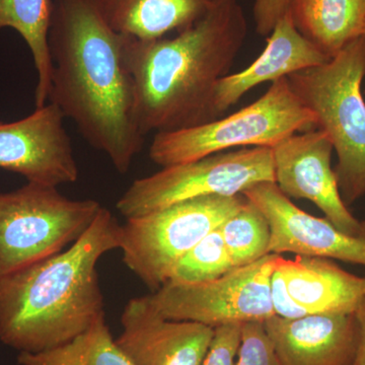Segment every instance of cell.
I'll return each instance as SVG.
<instances>
[{"instance_id":"obj_4","label":"cell","mask_w":365,"mask_h":365,"mask_svg":"<svg viewBox=\"0 0 365 365\" xmlns=\"http://www.w3.org/2000/svg\"><path fill=\"white\" fill-rule=\"evenodd\" d=\"M365 38L346 45L323 66L287 76L292 90L314 113L317 128L333 144L334 172L343 202L365 195Z\"/></svg>"},{"instance_id":"obj_1","label":"cell","mask_w":365,"mask_h":365,"mask_svg":"<svg viewBox=\"0 0 365 365\" xmlns=\"http://www.w3.org/2000/svg\"><path fill=\"white\" fill-rule=\"evenodd\" d=\"M123 43L124 35L106 21L96 0H53L48 103L71 119L120 174L129 172L145 137L137 122L135 86Z\"/></svg>"},{"instance_id":"obj_25","label":"cell","mask_w":365,"mask_h":365,"mask_svg":"<svg viewBox=\"0 0 365 365\" xmlns=\"http://www.w3.org/2000/svg\"><path fill=\"white\" fill-rule=\"evenodd\" d=\"M278 260V259H277ZM271 302L274 314L280 318L294 319L307 316L306 309H302L290 297L284 276L276 263L275 270L271 277Z\"/></svg>"},{"instance_id":"obj_2","label":"cell","mask_w":365,"mask_h":365,"mask_svg":"<svg viewBox=\"0 0 365 365\" xmlns=\"http://www.w3.org/2000/svg\"><path fill=\"white\" fill-rule=\"evenodd\" d=\"M247 35L240 0H212L205 16L176 37L124 36V61L135 86L141 133L182 130L220 118L216 86L232 68Z\"/></svg>"},{"instance_id":"obj_23","label":"cell","mask_w":365,"mask_h":365,"mask_svg":"<svg viewBox=\"0 0 365 365\" xmlns=\"http://www.w3.org/2000/svg\"><path fill=\"white\" fill-rule=\"evenodd\" d=\"M235 365H283L262 322L242 324Z\"/></svg>"},{"instance_id":"obj_12","label":"cell","mask_w":365,"mask_h":365,"mask_svg":"<svg viewBox=\"0 0 365 365\" xmlns=\"http://www.w3.org/2000/svg\"><path fill=\"white\" fill-rule=\"evenodd\" d=\"M242 195L267 220L270 254L292 253L365 266V232L346 234L326 217L309 215L273 182H258Z\"/></svg>"},{"instance_id":"obj_17","label":"cell","mask_w":365,"mask_h":365,"mask_svg":"<svg viewBox=\"0 0 365 365\" xmlns=\"http://www.w3.org/2000/svg\"><path fill=\"white\" fill-rule=\"evenodd\" d=\"M109 25L121 35L158 39L182 32L202 19L212 0H96Z\"/></svg>"},{"instance_id":"obj_24","label":"cell","mask_w":365,"mask_h":365,"mask_svg":"<svg viewBox=\"0 0 365 365\" xmlns=\"http://www.w3.org/2000/svg\"><path fill=\"white\" fill-rule=\"evenodd\" d=\"M242 324H230L215 329V336L202 365H235L242 340Z\"/></svg>"},{"instance_id":"obj_7","label":"cell","mask_w":365,"mask_h":365,"mask_svg":"<svg viewBox=\"0 0 365 365\" xmlns=\"http://www.w3.org/2000/svg\"><path fill=\"white\" fill-rule=\"evenodd\" d=\"M246 201L244 195L204 196L126 218L119 249L125 265L157 292L188 252Z\"/></svg>"},{"instance_id":"obj_9","label":"cell","mask_w":365,"mask_h":365,"mask_svg":"<svg viewBox=\"0 0 365 365\" xmlns=\"http://www.w3.org/2000/svg\"><path fill=\"white\" fill-rule=\"evenodd\" d=\"M279 256L268 254L206 282L169 281L150 294V302L165 318L215 329L230 324L264 323L275 316L270 284Z\"/></svg>"},{"instance_id":"obj_3","label":"cell","mask_w":365,"mask_h":365,"mask_svg":"<svg viewBox=\"0 0 365 365\" xmlns=\"http://www.w3.org/2000/svg\"><path fill=\"white\" fill-rule=\"evenodd\" d=\"M121 225L102 207L68 249L0 279V341L20 353L66 344L105 317L98 263L119 250Z\"/></svg>"},{"instance_id":"obj_26","label":"cell","mask_w":365,"mask_h":365,"mask_svg":"<svg viewBox=\"0 0 365 365\" xmlns=\"http://www.w3.org/2000/svg\"><path fill=\"white\" fill-rule=\"evenodd\" d=\"M290 0H255L254 18L257 33L269 36L289 13Z\"/></svg>"},{"instance_id":"obj_5","label":"cell","mask_w":365,"mask_h":365,"mask_svg":"<svg viewBox=\"0 0 365 365\" xmlns=\"http://www.w3.org/2000/svg\"><path fill=\"white\" fill-rule=\"evenodd\" d=\"M317 128L316 117L287 78L271 83L256 102L215 121L155 134L150 158L160 167L181 165L234 148H274L287 137Z\"/></svg>"},{"instance_id":"obj_13","label":"cell","mask_w":365,"mask_h":365,"mask_svg":"<svg viewBox=\"0 0 365 365\" xmlns=\"http://www.w3.org/2000/svg\"><path fill=\"white\" fill-rule=\"evenodd\" d=\"M116 341L132 365H202L215 328L165 318L150 295L127 302Z\"/></svg>"},{"instance_id":"obj_27","label":"cell","mask_w":365,"mask_h":365,"mask_svg":"<svg viewBox=\"0 0 365 365\" xmlns=\"http://www.w3.org/2000/svg\"><path fill=\"white\" fill-rule=\"evenodd\" d=\"M357 322V344L351 365H365V299L355 311Z\"/></svg>"},{"instance_id":"obj_28","label":"cell","mask_w":365,"mask_h":365,"mask_svg":"<svg viewBox=\"0 0 365 365\" xmlns=\"http://www.w3.org/2000/svg\"><path fill=\"white\" fill-rule=\"evenodd\" d=\"M362 37L365 38V28H364V36H362Z\"/></svg>"},{"instance_id":"obj_18","label":"cell","mask_w":365,"mask_h":365,"mask_svg":"<svg viewBox=\"0 0 365 365\" xmlns=\"http://www.w3.org/2000/svg\"><path fill=\"white\" fill-rule=\"evenodd\" d=\"M288 14L297 31L330 59L364 36L365 0H290Z\"/></svg>"},{"instance_id":"obj_16","label":"cell","mask_w":365,"mask_h":365,"mask_svg":"<svg viewBox=\"0 0 365 365\" xmlns=\"http://www.w3.org/2000/svg\"><path fill=\"white\" fill-rule=\"evenodd\" d=\"M288 292L307 314H353L365 299V277L347 272L330 259L278 257Z\"/></svg>"},{"instance_id":"obj_14","label":"cell","mask_w":365,"mask_h":365,"mask_svg":"<svg viewBox=\"0 0 365 365\" xmlns=\"http://www.w3.org/2000/svg\"><path fill=\"white\" fill-rule=\"evenodd\" d=\"M283 365H351L357 344L353 314H314L264 322Z\"/></svg>"},{"instance_id":"obj_21","label":"cell","mask_w":365,"mask_h":365,"mask_svg":"<svg viewBox=\"0 0 365 365\" xmlns=\"http://www.w3.org/2000/svg\"><path fill=\"white\" fill-rule=\"evenodd\" d=\"M220 230L235 268L250 265L270 254V227L263 213L249 200L222 223Z\"/></svg>"},{"instance_id":"obj_19","label":"cell","mask_w":365,"mask_h":365,"mask_svg":"<svg viewBox=\"0 0 365 365\" xmlns=\"http://www.w3.org/2000/svg\"><path fill=\"white\" fill-rule=\"evenodd\" d=\"M53 0H0V31L11 28L25 40L37 71L36 108L45 106L51 90L53 63L48 35Z\"/></svg>"},{"instance_id":"obj_29","label":"cell","mask_w":365,"mask_h":365,"mask_svg":"<svg viewBox=\"0 0 365 365\" xmlns=\"http://www.w3.org/2000/svg\"><path fill=\"white\" fill-rule=\"evenodd\" d=\"M364 93H365V91H364Z\"/></svg>"},{"instance_id":"obj_10","label":"cell","mask_w":365,"mask_h":365,"mask_svg":"<svg viewBox=\"0 0 365 365\" xmlns=\"http://www.w3.org/2000/svg\"><path fill=\"white\" fill-rule=\"evenodd\" d=\"M333 144L318 128L295 133L272 148L274 179L288 198L307 199L323 211L327 220L349 235L365 232L343 202L331 165Z\"/></svg>"},{"instance_id":"obj_6","label":"cell","mask_w":365,"mask_h":365,"mask_svg":"<svg viewBox=\"0 0 365 365\" xmlns=\"http://www.w3.org/2000/svg\"><path fill=\"white\" fill-rule=\"evenodd\" d=\"M103 206L72 200L57 187L26 182L0 192V279L74 244Z\"/></svg>"},{"instance_id":"obj_8","label":"cell","mask_w":365,"mask_h":365,"mask_svg":"<svg viewBox=\"0 0 365 365\" xmlns=\"http://www.w3.org/2000/svg\"><path fill=\"white\" fill-rule=\"evenodd\" d=\"M262 182H275L272 148L223 151L135 180L116 208L126 218L136 217L199 197L242 195Z\"/></svg>"},{"instance_id":"obj_22","label":"cell","mask_w":365,"mask_h":365,"mask_svg":"<svg viewBox=\"0 0 365 365\" xmlns=\"http://www.w3.org/2000/svg\"><path fill=\"white\" fill-rule=\"evenodd\" d=\"M234 268L225 249L220 227L201 240L178 263L169 281L176 283L206 282L220 277Z\"/></svg>"},{"instance_id":"obj_15","label":"cell","mask_w":365,"mask_h":365,"mask_svg":"<svg viewBox=\"0 0 365 365\" xmlns=\"http://www.w3.org/2000/svg\"><path fill=\"white\" fill-rule=\"evenodd\" d=\"M330 60L297 31L287 14L274 28L265 49L251 66L228 73L218 81L215 97L216 112L222 117L256 86L275 83L295 72L323 66Z\"/></svg>"},{"instance_id":"obj_20","label":"cell","mask_w":365,"mask_h":365,"mask_svg":"<svg viewBox=\"0 0 365 365\" xmlns=\"http://www.w3.org/2000/svg\"><path fill=\"white\" fill-rule=\"evenodd\" d=\"M20 365H132L113 339L106 316L66 344L39 353H19Z\"/></svg>"},{"instance_id":"obj_11","label":"cell","mask_w":365,"mask_h":365,"mask_svg":"<svg viewBox=\"0 0 365 365\" xmlns=\"http://www.w3.org/2000/svg\"><path fill=\"white\" fill-rule=\"evenodd\" d=\"M64 117L47 103L28 117L0 121V169L29 182L58 187L78 181V167Z\"/></svg>"}]
</instances>
